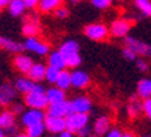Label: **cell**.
<instances>
[{
  "mask_svg": "<svg viewBox=\"0 0 151 137\" xmlns=\"http://www.w3.org/2000/svg\"><path fill=\"white\" fill-rule=\"evenodd\" d=\"M4 137H6V136H4Z\"/></svg>",
  "mask_w": 151,
  "mask_h": 137,
  "instance_id": "7dc6e473",
  "label": "cell"
},
{
  "mask_svg": "<svg viewBox=\"0 0 151 137\" xmlns=\"http://www.w3.org/2000/svg\"><path fill=\"white\" fill-rule=\"evenodd\" d=\"M46 132V126H45V122H39V123L31 125L27 128V134L28 137H42Z\"/></svg>",
  "mask_w": 151,
  "mask_h": 137,
  "instance_id": "83f0119b",
  "label": "cell"
},
{
  "mask_svg": "<svg viewBox=\"0 0 151 137\" xmlns=\"http://www.w3.org/2000/svg\"><path fill=\"white\" fill-rule=\"evenodd\" d=\"M73 134H75V133L69 132L68 129H65V130H63L61 133H58L57 136H58V137H73Z\"/></svg>",
  "mask_w": 151,
  "mask_h": 137,
  "instance_id": "ab89813d",
  "label": "cell"
},
{
  "mask_svg": "<svg viewBox=\"0 0 151 137\" xmlns=\"http://www.w3.org/2000/svg\"><path fill=\"white\" fill-rule=\"evenodd\" d=\"M46 118V114H45V110H36V108H28L21 114V125L28 128L31 125L39 123V122H43Z\"/></svg>",
  "mask_w": 151,
  "mask_h": 137,
  "instance_id": "9c48e42d",
  "label": "cell"
},
{
  "mask_svg": "<svg viewBox=\"0 0 151 137\" xmlns=\"http://www.w3.org/2000/svg\"><path fill=\"white\" fill-rule=\"evenodd\" d=\"M134 65H136L139 72H142V73L148 72V69H150V65H148V62H147V60L144 57H137V58L134 60Z\"/></svg>",
  "mask_w": 151,
  "mask_h": 137,
  "instance_id": "4dcf8cb0",
  "label": "cell"
},
{
  "mask_svg": "<svg viewBox=\"0 0 151 137\" xmlns=\"http://www.w3.org/2000/svg\"><path fill=\"white\" fill-rule=\"evenodd\" d=\"M7 11L11 17L17 18V17H22L25 11H27V6L24 0H10L9 6H7Z\"/></svg>",
  "mask_w": 151,
  "mask_h": 137,
  "instance_id": "603a6c76",
  "label": "cell"
},
{
  "mask_svg": "<svg viewBox=\"0 0 151 137\" xmlns=\"http://www.w3.org/2000/svg\"><path fill=\"white\" fill-rule=\"evenodd\" d=\"M24 49L29 53L36 54L37 57H47L50 53V44L37 36H29L24 40Z\"/></svg>",
  "mask_w": 151,
  "mask_h": 137,
  "instance_id": "277c9868",
  "label": "cell"
},
{
  "mask_svg": "<svg viewBox=\"0 0 151 137\" xmlns=\"http://www.w3.org/2000/svg\"><path fill=\"white\" fill-rule=\"evenodd\" d=\"M60 53L64 55L67 68H79L82 64V55H81V46L79 42L75 39H67L58 47Z\"/></svg>",
  "mask_w": 151,
  "mask_h": 137,
  "instance_id": "6da1fadb",
  "label": "cell"
},
{
  "mask_svg": "<svg viewBox=\"0 0 151 137\" xmlns=\"http://www.w3.org/2000/svg\"><path fill=\"white\" fill-rule=\"evenodd\" d=\"M132 29V21L128 18H115L110 25V36L115 39H125Z\"/></svg>",
  "mask_w": 151,
  "mask_h": 137,
  "instance_id": "8992f818",
  "label": "cell"
},
{
  "mask_svg": "<svg viewBox=\"0 0 151 137\" xmlns=\"http://www.w3.org/2000/svg\"><path fill=\"white\" fill-rule=\"evenodd\" d=\"M46 68L47 65H45L43 62H33V65L29 69V72L27 73V76L32 79L35 83H40L42 80H45Z\"/></svg>",
  "mask_w": 151,
  "mask_h": 137,
  "instance_id": "d6986e66",
  "label": "cell"
},
{
  "mask_svg": "<svg viewBox=\"0 0 151 137\" xmlns=\"http://www.w3.org/2000/svg\"><path fill=\"white\" fill-rule=\"evenodd\" d=\"M89 125V114H82V112H69L65 116V126L69 132L76 133L79 129Z\"/></svg>",
  "mask_w": 151,
  "mask_h": 137,
  "instance_id": "52a82bcc",
  "label": "cell"
},
{
  "mask_svg": "<svg viewBox=\"0 0 151 137\" xmlns=\"http://www.w3.org/2000/svg\"><path fill=\"white\" fill-rule=\"evenodd\" d=\"M53 14H54V17L57 19H65V18H68L69 10L67 9L64 4H61L60 7H57V9L53 11Z\"/></svg>",
  "mask_w": 151,
  "mask_h": 137,
  "instance_id": "d6a6232c",
  "label": "cell"
},
{
  "mask_svg": "<svg viewBox=\"0 0 151 137\" xmlns=\"http://www.w3.org/2000/svg\"><path fill=\"white\" fill-rule=\"evenodd\" d=\"M24 107H25V104H22V103H17V101H14L13 104H10V110L13 111L15 115H21L24 112Z\"/></svg>",
  "mask_w": 151,
  "mask_h": 137,
  "instance_id": "e575fe53",
  "label": "cell"
},
{
  "mask_svg": "<svg viewBox=\"0 0 151 137\" xmlns=\"http://www.w3.org/2000/svg\"><path fill=\"white\" fill-rule=\"evenodd\" d=\"M47 65H51L54 68L58 69H65L67 68V62H65L64 55L60 53V50H50V53L47 54Z\"/></svg>",
  "mask_w": 151,
  "mask_h": 137,
  "instance_id": "7402d4cb",
  "label": "cell"
},
{
  "mask_svg": "<svg viewBox=\"0 0 151 137\" xmlns=\"http://www.w3.org/2000/svg\"><path fill=\"white\" fill-rule=\"evenodd\" d=\"M10 3V0H0V10L4 9V7H7Z\"/></svg>",
  "mask_w": 151,
  "mask_h": 137,
  "instance_id": "60d3db41",
  "label": "cell"
},
{
  "mask_svg": "<svg viewBox=\"0 0 151 137\" xmlns=\"http://www.w3.org/2000/svg\"><path fill=\"white\" fill-rule=\"evenodd\" d=\"M13 137H28L27 133H17V134H14Z\"/></svg>",
  "mask_w": 151,
  "mask_h": 137,
  "instance_id": "7bdbcfd3",
  "label": "cell"
},
{
  "mask_svg": "<svg viewBox=\"0 0 151 137\" xmlns=\"http://www.w3.org/2000/svg\"><path fill=\"white\" fill-rule=\"evenodd\" d=\"M122 55H124V58L126 61H133L134 62V60L137 58V54L132 50V49H129L128 46H124V49H122Z\"/></svg>",
  "mask_w": 151,
  "mask_h": 137,
  "instance_id": "836d02e7",
  "label": "cell"
},
{
  "mask_svg": "<svg viewBox=\"0 0 151 137\" xmlns=\"http://www.w3.org/2000/svg\"><path fill=\"white\" fill-rule=\"evenodd\" d=\"M110 129H111V119L107 115H100L99 118H96L94 123H93L92 132L100 137V136H104Z\"/></svg>",
  "mask_w": 151,
  "mask_h": 137,
  "instance_id": "ac0fdd59",
  "label": "cell"
},
{
  "mask_svg": "<svg viewBox=\"0 0 151 137\" xmlns=\"http://www.w3.org/2000/svg\"><path fill=\"white\" fill-rule=\"evenodd\" d=\"M46 98L49 101V104L64 101V100H67V91L57 87L55 85H53L51 87L46 89Z\"/></svg>",
  "mask_w": 151,
  "mask_h": 137,
  "instance_id": "ffe728a7",
  "label": "cell"
},
{
  "mask_svg": "<svg viewBox=\"0 0 151 137\" xmlns=\"http://www.w3.org/2000/svg\"><path fill=\"white\" fill-rule=\"evenodd\" d=\"M46 110H47V115L65 118V116L71 112V105H69V101L64 100V101H60V103L49 104Z\"/></svg>",
  "mask_w": 151,
  "mask_h": 137,
  "instance_id": "2e32d148",
  "label": "cell"
},
{
  "mask_svg": "<svg viewBox=\"0 0 151 137\" xmlns=\"http://www.w3.org/2000/svg\"><path fill=\"white\" fill-rule=\"evenodd\" d=\"M90 133H92V129H90L89 125H86V126H83L82 129H79L78 132H76V136L78 137H89Z\"/></svg>",
  "mask_w": 151,
  "mask_h": 137,
  "instance_id": "74e56055",
  "label": "cell"
},
{
  "mask_svg": "<svg viewBox=\"0 0 151 137\" xmlns=\"http://www.w3.org/2000/svg\"><path fill=\"white\" fill-rule=\"evenodd\" d=\"M143 112L148 116V119L151 121V97L143 100Z\"/></svg>",
  "mask_w": 151,
  "mask_h": 137,
  "instance_id": "d590c367",
  "label": "cell"
},
{
  "mask_svg": "<svg viewBox=\"0 0 151 137\" xmlns=\"http://www.w3.org/2000/svg\"><path fill=\"white\" fill-rule=\"evenodd\" d=\"M90 82H92V78H90L89 72H86L85 69L73 68L71 71V83H72L73 89L83 90L90 85Z\"/></svg>",
  "mask_w": 151,
  "mask_h": 137,
  "instance_id": "ba28073f",
  "label": "cell"
},
{
  "mask_svg": "<svg viewBox=\"0 0 151 137\" xmlns=\"http://www.w3.org/2000/svg\"><path fill=\"white\" fill-rule=\"evenodd\" d=\"M90 4L97 10H107L112 4V0H90Z\"/></svg>",
  "mask_w": 151,
  "mask_h": 137,
  "instance_id": "1f68e13d",
  "label": "cell"
},
{
  "mask_svg": "<svg viewBox=\"0 0 151 137\" xmlns=\"http://www.w3.org/2000/svg\"><path fill=\"white\" fill-rule=\"evenodd\" d=\"M18 91L14 87V83H0V107H7L13 104L17 98Z\"/></svg>",
  "mask_w": 151,
  "mask_h": 137,
  "instance_id": "30bf717a",
  "label": "cell"
},
{
  "mask_svg": "<svg viewBox=\"0 0 151 137\" xmlns=\"http://www.w3.org/2000/svg\"><path fill=\"white\" fill-rule=\"evenodd\" d=\"M33 85H35V82H33L31 78H28L27 75L25 76H19V78L15 79V82H14V87L17 89V91L18 93H21V94H27L28 91L32 90Z\"/></svg>",
  "mask_w": 151,
  "mask_h": 137,
  "instance_id": "cb8c5ba5",
  "label": "cell"
},
{
  "mask_svg": "<svg viewBox=\"0 0 151 137\" xmlns=\"http://www.w3.org/2000/svg\"><path fill=\"white\" fill-rule=\"evenodd\" d=\"M71 105V112H82V114H89L93 108L92 100L87 96H76L69 101Z\"/></svg>",
  "mask_w": 151,
  "mask_h": 137,
  "instance_id": "7c38bea8",
  "label": "cell"
},
{
  "mask_svg": "<svg viewBox=\"0 0 151 137\" xmlns=\"http://www.w3.org/2000/svg\"><path fill=\"white\" fill-rule=\"evenodd\" d=\"M54 85L57 87H60V89L65 90V91L69 90V89L72 87V83H71V71H68V68L61 69L58 78H57Z\"/></svg>",
  "mask_w": 151,
  "mask_h": 137,
  "instance_id": "d4e9b609",
  "label": "cell"
},
{
  "mask_svg": "<svg viewBox=\"0 0 151 137\" xmlns=\"http://www.w3.org/2000/svg\"><path fill=\"white\" fill-rule=\"evenodd\" d=\"M33 62H35V61L32 60V57L28 55V54H24V53L17 54L13 60L14 68H15L17 72L21 73V75H27V73L29 72L31 67L33 65Z\"/></svg>",
  "mask_w": 151,
  "mask_h": 137,
  "instance_id": "5bb4252c",
  "label": "cell"
},
{
  "mask_svg": "<svg viewBox=\"0 0 151 137\" xmlns=\"http://www.w3.org/2000/svg\"><path fill=\"white\" fill-rule=\"evenodd\" d=\"M24 104L28 108H36V110H46L49 101L46 98V87L40 83H35L32 90L24 94Z\"/></svg>",
  "mask_w": 151,
  "mask_h": 137,
  "instance_id": "7a4b0ae2",
  "label": "cell"
},
{
  "mask_svg": "<svg viewBox=\"0 0 151 137\" xmlns=\"http://www.w3.org/2000/svg\"><path fill=\"white\" fill-rule=\"evenodd\" d=\"M122 130L121 129H118V128H111L108 132L104 134V137H121L122 136Z\"/></svg>",
  "mask_w": 151,
  "mask_h": 137,
  "instance_id": "8d00e7d4",
  "label": "cell"
},
{
  "mask_svg": "<svg viewBox=\"0 0 151 137\" xmlns=\"http://www.w3.org/2000/svg\"><path fill=\"white\" fill-rule=\"evenodd\" d=\"M39 32H40L39 18H37L36 15H28L22 25V33L27 37H29V36H37Z\"/></svg>",
  "mask_w": 151,
  "mask_h": 137,
  "instance_id": "e0dca14e",
  "label": "cell"
},
{
  "mask_svg": "<svg viewBox=\"0 0 151 137\" xmlns=\"http://www.w3.org/2000/svg\"><path fill=\"white\" fill-rule=\"evenodd\" d=\"M71 4H78V3H81V0H68Z\"/></svg>",
  "mask_w": 151,
  "mask_h": 137,
  "instance_id": "ee69618b",
  "label": "cell"
},
{
  "mask_svg": "<svg viewBox=\"0 0 151 137\" xmlns=\"http://www.w3.org/2000/svg\"><path fill=\"white\" fill-rule=\"evenodd\" d=\"M63 1L64 0H40L37 9L40 10V13H43V14H50L57 7H60V6L63 4Z\"/></svg>",
  "mask_w": 151,
  "mask_h": 137,
  "instance_id": "4316f807",
  "label": "cell"
},
{
  "mask_svg": "<svg viewBox=\"0 0 151 137\" xmlns=\"http://www.w3.org/2000/svg\"><path fill=\"white\" fill-rule=\"evenodd\" d=\"M121 137H136V134H134V133H132V132H124Z\"/></svg>",
  "mask_w": 151,
  "mask_h": 137,
  "instance_id": "b9f144b4",
  "label": "cell"
},
{
  "mask_svg": "<svg viewBox=\"0 0 151 137\" xmlns=\"http://www.w3.org/2000/svg\"><path fill=\"white\" fill-rule=\"evenodd\" d=\"M133 1L144 17H151V0H133Z\"/></svg>",
  "mask_w": 151,
  "mask_h": 137,
  "instance_id": "f1b7e54d",
  "label": "cell"
},
{
  "mask_svg": "<svg viewBox=\"0 0 151 137\" xmlns=\"http://www.w3.org/2000/svg\"><path fill=\"white\" fill-rule=\"evenodd\" d=\"M137 96L142 98V100H146V98H150L151 97V78H143L139 80L137 83Z\"/></svg>",
  "mask_w": 151,
  "mask_h": 137,
  "instance_id": "484cf974",
  "label": "cell"
},
{
  "mask_svg": "<svg viewBox=\"0 0 151 137\" xmlns=\"http://www.w3.org/2000/svg\"><path fill=\"white\" fill-rule=\"evenodd\" d=\"M126 111H128V115L130 118H137L140 114H143V100L139 96H133L129 100Z\"/></svg>",
  "mask_w": 151,
  "mask_h": 137,
  "instance_id": "44dd1931",
  "label": "cell"
},
{
  "mask_svg": "<svg viewBox=\"0 0 151 137\" xmlns=\"http://www.w3.org/2000/svg\"><path fill=\"white\" fill-rule=\"evenodd\" d=\"M0 128L10 134H17V115L11 110H4L0 112Z\"/></svg>",
  "mask_w": 151,
  "mask_h": 137,
  "instance_id": "8fae6325",
  "label": "cell"
},
{
  "mask_svg": "<svg viewBox=\"0 0 151 137\" xmlns=\"http://www.w3.org/2000/svg\"><path fill=\"white\" fill-rule=\"evenodd\" d=\"M25 1V6H27V9H36L37 6H39V3H40V0H24Z\"/></svg>",
  "mask_w": 151,
  "mask_h": 137,
  "instance_id": "f35d334b",
  "label": "cell"
},
{
  "mask_svg": "<svg viewBox=\"0 0 151 137\" xmlns=\"http://www.w3.org/2000/svg\"><path fill=\"white\" fill-rule=\"evenodd\" d=\"M49 137H58L57 134H51V136H49Z\"/></svg>",
  "mask_w": 151,
  "mask_h": 137,
  "instance_id": "bcb514c9",
  "label": "cell"
},
{
  "mask_svg": "<svg viewBox=\"0 0 151 137\" xmlns=\"http://www.w3.org/2000/svg\"><path fill=\"white\" fill-rule=\"evenodd\" d=\"M0 49L4 51H9L11 54H19V53H24V50H25L24 43L14 40L11 37L1 36V35H0Z\"/></svg>",
  "mask_w": 151,
  "mask_h": 137,
  "instance_id": "9a60e30c",
  "label": "cell"
},
{
  "mask_svg": "<svg viewBox=\"0 0 151 137\" xmlns=\"http://www.w3.org/2000/svg\"><path fill=\"white\" fill-rule=\"evenodd\" d=\"M125 46H128L129 49H132L137 57H144V58H150L151 57V44L147 42L139 39L134 36H126L125 37Z\"/></svg>",
  "mask_w": 151,
  "mask_h": 137,
  "instance_id": "5b68a950",
  "label": "cell"
},
{
  "mask_svg": "<svg viewBox=\"0 0 151 137\" xmlns=\"http://www.w3.org/2000/svg\"><path fill=\"white\" fill-rule=\"evenodd\" d=\"M83 35L93 42H105L110 37V28L103 22L87 24L83 28Z\"/></svg>",
  "mask_w": 151,
  "mask_h": 137,
  "instance_id": "3957f363",
  "label": "cell"
},
{
  "mask_svg": "<svg viewBox=\"0 0 151 137\" xmlns=\"http://www.w3.org/2000/svg\"><path fill=\"white\" fill-rule=\"evenodd\" d=\"M4 129H1V128H0V137H4L6 136V134H4Z\"/></svg>",
  "mask_w": 151,
  "mask_h": 137,
  "instance_id": "f6af8a7d",
  "label": "cell"
},
{
  "mask_svg": "<svg viewBox=\"0 0 151 137\" xmlns=\"http://www.w3.org/2000/svg\"><path fill=\"white\" fill-rule=\"evenodd\" d=\"M45 126H46V130L51 134H58L63 130L67 129L65 126V118H61V116H51V115L46 114V118H45Z\"/></svg>",
  "mask_w": 151,
  "mask_h": 137,
  "instance_id": "4fadbf2b",
  "label": "cell"
},
{
  "mask_svg": "<svg viewBox=\"0 0 151 137\" xmlns=\"http://www.w3.org/2000/svg\"><path fill=\"white\" fill-rule=\"evenodd\" d=\"M60 71H61V69L54 68V67H51V65H47L45 80H46L47 83H50V85H54L57 78H58V75H60Z\"/></svg>",
  "mask_w": 151,
  "mask_h": 137,
  "instance_id": "f546056e",
  "label": "cell"
}]
</instances>
